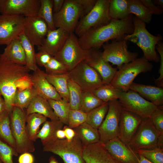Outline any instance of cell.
I'll return each mask as SVG.
<instances>
[{
    "instance_id": "obj_34",
    "label": "cell",
    "mask_w": 163,
    "mask_h": 163,
    "mask_svg": "<svg viewBox=\"0 0 163 163\" xmlns=\"http://www.w3.org/2000/svg\"><path fill=\"white\" fill-rule=\"evenodd\" d=\"M129 8L131 14L142 22L149 23L152 19V14L140 0H128Z\"/></svg>"
},
{
    "instance_id": "obj_61",
    "label": "cell",
    "mask_w": 163,
    "mask_h": 163,
    "mask_svg": "<svg viewBox=\"0 0 163 163\" xmlns=\"http://www.w3.org/2000/svg\"><path fill=\"white\" fill-rule=\"evenodd\" d=\"M0 163H3L2 162V161L0 159Z\"/></svg>"
},
{
    "instance_id": "obj_45",
    "label": "cell",
    "mask_w": 163,
    "mask_h": 163,
    "mask_svg": "<svg viewBox=\"0 0 163 163\" xmlns=\"http://www.w3.org/2000/svg\"><path fill=\"white\" fill-rule=\"evenodd\" d=\"M87 117V113L82 110L70 109L68 126L72 129L75 128L85 122Z\"/></svg>"
},
{
    "instance_id": "obj_27",
    "label": "cell",
    "mask_w": 163,
    "mask_h": 163,
    "mask_svg": "<svg viewBox=\"0 0 163 163\" xmlns=\"http://www.w3.org/2000/svg\"><path fill=\"white\" fill-rule=\"evenodd\" d=\"M37 135V138L40 139L44 146L57 139L56 132L58 130L63 129L64 124L60 120H46Z\"/></svg>"
},
{
    "instance_id": "obj_19",
    "label": "cell",
    "mask_w": 163,
    "mask_h": 163,
    "mask_svg": "<svg viewBox=\"0 0 163 163\" xmlns=\"http://www.w3.org/2000/svg\"><path fill=\"white\" fill-rule=\"evenodd\" d=\"M142 118L139 116L122 109L119 124L118 138L128 145L136 133Z\"/></svg>"
},
{
    "instance_id": "obj_23",
    "label": "cell",
    "mask_w": 163,
    "mask_h": 163,
    "mask_svg": "<svg viewBox=\"0 0 163 163\" xmlns=\"http://www.w3.org/2000/svg\"><path fill=\"white\" fill-rule=\"evenodd\" d=\"M69 34L61 28L49 30L44 42L37 47L38 50L45 51L54 57L63 46Z\"/></svg>"
},
{
    "instance_id": "obj_24",
    "label": "cell",
    "mask_w": 163,
    "mask_h": 163,
    "mask_svg": "<svg viewBox=\"0 0 163 163\" xmlns=\"http://www.w3.org/2000/svg\"><path fill=\"white\" fill-rule=\"evenodd\" d=\"M129 90L134 91L158 107L163 105V88L133 82Z\"/></svg>"
},
{
    "instance_id": "obj_21",
    "label": "cell",
    "mask_w": 163,
    "mask_h": 163,
    "mask_svg": "<svg viewBox=\"0 0 163 163\" xmlns=\"http://www.w3.org/2000/svg\"><path fill=\"white\" fill-rule=\"evenodd\" d=\"M83 156L86 163H122L113 157L99 141L84 145Z\"/></svg>"
},
{
    "instance_id": "obj_16",
    "label": "cell",
    "mask_w": 163,
    "mask_h": 163,
    "mask_svg": "<svg viewBox=\"0 0 163 163\" xmlns=\"http://www.w3.org/2000/svg\"><path fill=\"white\" fill-rule=\"evenodd\" d=\"M40 2L41 0H0V13L25 17L36 15Z\"/></svg>"
},
{
    "instance_id": "obj_4",
    "label": "cell",
    "mask_w": 163,
    "mask_h": 163,
    "mask_svg": "<svg viewBox=\"0 0 163 163\" xmlns=\"http://www.w3.org/2000/svg\"><path fill=\"white\" fill-rule=\"evenodd\" d=\"M153 67L144 56L137 58L119 68L110 84L122 91H127L138 75L152 71Z\"/></svg>"
},
{
    "instance_id": "obj_32",
    "label": "cell",
    "mask_w": 163,
    "mask_h": 163,
    "mask_svg": "<svg viewBox=\"0 0 163 163\" xmlns=\"http://www.w3.org/2000/svg\"><path fill=\"white\" fill-rule=\"evenodd\" d=\"M47 118L38 113H33L27 116L26 128L30 139L34 142L37 139V136L40 126L47 120Z\"/></svg>"
},
{
    "instance_id": "obj_14",
    "label": "cell",
    "mask_w": 163,
    "mask_h": 163,
    "mask_svg": "<svg viewBox=\"0 0 163 163\" xmlns=\"http://www.w3.org/2000/svg\"><path fill=\"white\" fill-rule=\"evenodd\" d=\"M108 104L107 112L98 129L99 142L103 143L118 137L119 124L122 110L118 100L110 101Z\"/></svg>"
},
{
    "instance_id": "obj_60",
    "label": "cell",
    "mask_w": 163,
    "mask_h": 163,
    "mask_svg": "<svg viewBox=\"0 0 163 163\" xmlns=\"http://www.w3.org/2000/svg\"><path fill=\"white\" fill-rule=\"evenodd\" d=\"M2 96L0 93V102L4 101L3 99L2 98Z\"/></svg>"
},
{
    "instance_id": "obj_50",
    "label": "cell",
    "mask_w": 163,
    "mask_h": 163,
    "mask_svg": "<svg viewBox=\"0 0 163 163\" xmlns=\"http://www.w3.org/2000/svg\"><path fill=\"white\" fill-rule=\"evenodd\" d=\"M81 6L84 16L88 13L94 6L97 0H76Z\"/></svg>"
},
{
    "instance_id": "obj_35",
    "label": "cell",
    "mask_w": 163,
    "mask_h": 163,
    "mask_svg": "<svg viewBox=\"0 0 163 163\" xmlns=\"http://www.w3.org/2000/svg\"><path fill=\"white\" fill-rule=\"evenodd\" d=\"M24 49L25 53L26 66L30 70L35 71L38 68L35 60L36 53L34 46L25 36L23 33L21 34L18 37Z\"/></svg>"
},
{
    "instance_id": "obj_42",
    "label": "cell",
    "mask_w": 163,
    "mask_h": 163,
    "mask_svg": "<svg viewBox=\"0 0 163 163\" xmlns=\"http://www.w3.org/2000/svg\"><path fill=\"white\" fill-rule=\"evenodd\" d=\"M46 74L51 75L64 74L69 71L68 67L63 63L52 57L49 62L44 67Z\"/></svg>"
},
{
    "instance_id": "obj_31",
    "label": "cell",
    "mask_w": 163,
    "mask_h": 163,
    "mask_svg": "<svg viewBox=\"0 0 163 163\" xmlns=\"http://www.w3.org/2000/svg\"><path fill=\"white\" fill-rule=\"evenodd\" d=\"M10 113L6 110L0 115V139L16 149L15 142L11 128Z\"/></svg>"
},
{
    "instance_id": "obj_53",
    "label": "cell",
    "mask_w": 163,
    "mask_h": 163,
    "mask_svg": "<svg viewBox=\"0 0 163 163\" xmlns=\"http://www.w3.org/2000/svg\"><path fill=\"white\" fill-rule=\"evenodd\" d=\"M53 0V13L58 12L62 8L64 2V0Z\"/></svg>"
},
{
    "instance_id": "obj_58",
    "label": "cell",
    "mask_w": 163,
    "mask_h": 163,
    "mask_svg": "<svg viewBox=\"0 0 163 163\" xmlns=\"http://www.w3.org/2000/svg\"><path fill=\"white\" fill-rule=\"evenodd\" d=\"M152 1L155 5L163 8V0H154Z\"/></svg>"
},
{
    "instance_id": "obj_56",
    "label": "cell",
    "mask_w": 163,
    "mask_h": 163,
    "mask_svg": "<svg viewBox=\"0 0 163 163\" xmlns=\"http://www.w3.org/2000/svg\"><path fill=\"white\" fill-rule=\"evenodd\" d=\"M158 147L163 149V135L159 136L157 143Z\"/></svg>"
},
{
    "instance_id": "obj_51",
    "label": "cell",
    "mask_w": 163,
    "mask_h": 163,
    "mask_svg": "<svg viewBox=\"0 0 163 163\" xmlns=\"http://www.w3.org/2000/svg\"><path fill=\"white\" fill-rule=\"evenodd\" d=\"M18 163H34V158L30 152H24L21 154L18 160Z\"/></svg>"
},
{
    "instance_id": "obj_46",
    "label": "cell",
    "mask_w": 163,
    "mask_h": 163,
    "mask_svg": "<svg viewBox=\"0 0 163 163\" xmlns=\"http://www.w3.org/2000/svg\"><path fill=\"white\" fill-rule=\"evenodd\" d=\"M163 105L157 107L152 114L151 121L157 131L159 136L163 135Z\"/></svg>"
},
{
    "instance_id": "obj_47",
    "label": "cell",
    "mask_w": 163,
    "mask_h": 163,
    "mask_svg": "<svg viewBox=\"0 0 163 163\" xmlns=\"http://www.w3.org/2000/svg\"><path fill=\"white\" fill-rule=\"evenodd\" d=\"M156 50L159 53L160 57V66L158 70L159 77L155 79V82L157 86L163 87V43L159 41L156 45Z\"/></svg>"
},
{
    "instance_id": "obj_2",
    "label": "cell",
    "mask_w": 163,
    "mask_h": 163,
    "mask_svg": "<svg viewBox=\"0 0 163 163\" xmlns=\"http://www.w3.org/2000/svg\"><path fill=\"white\" fill-rule=\"evenodd\" d=\"M133 17L131 14L125 19L112 20L106 25L89 30L78 38L80 45L85 50L98 49L110 40L124 39L133 31Z\"/></svg>"
},
{
    "instance_id": "obj_37",
    "label": "cell",
    "mask_w": 163,
    "mask_h": 163,
    "mask_svg": "<svg viewBox=\"0 0 163 163\" xmlns=\"http://www.w3.org/2000/svg\"><path fill=\"white\" fill-rule=\"evenodd\" d=\"M122 91L109 84H103L92 92L103 102L107 103L118 100Z\"/></svg>"
},
{
    "instance_id": "obj_49",
    "label": "cell",
    "mask_w": 163,
    "mask_h": 163,
    "mask_svg": "<svg viewBox=\"0 0 163 163\" xmlns=\"http://www.w3.org/2000/svg\"><path fill=\"white\" fill-rule=\"evenodd\" d=\"M150 11L152 14L160 15L163 13V9L160 6L155 5L151 0H140Z\"/></svg>"
},
{
    "instance_id": "obj_43",
    "label": "cell",
    "mask_w": 163,
    "mask_h": 163,
    "mask_svg": "<svg viewBox=\"0 0 163 163\" xmlns=\"http://www.w3.org/2000/svg\"><path fill=\"white\" fill-rule=\"evenodd\" d=\"M135 152L154 163H163V149L157 147L152 149H138Z\"/></svg>"
},
{
    "instance_id": "obj_25",
    "label": "cell",
    "mask_w": 163,
    "mask_h": 163,
    "mask_svg": "<svg viewBox=\"0 0 163 163\" xmlns=\"http://www.w3.org/2000/svg\"><path fill=\"white\" fill-rule=\"evenodd\" d=\"M0 60L26 66L25 53L18 38L6 45L3 52L0 54Z\"/></svg>"
},
{
    "instance_id": "obj_39",
    "label": "cell",
    "mask_w": 163,
    "mask_h": 163,
    "mask_svg": "<svg viewBox=\"0 0 163 163\" xmlns=\"http://www.w3.org/2000/svg\"><path fill=\"white\" fill-rule=\"evenodd\" d=\"M53 12V0H41L37 15L46 22L49 29L51 30L56 29L54 22Z\"/></svg>"
},
{
    "instance_id": "obj_18",
    "label": "cell",
    "mask_w": 163,
    "mask_h": 163,
    "mask_svg": "<svg viewBox=\"0 0 163 163\" xmlns=\"http://www.w3.org/2000/svg\"><path fill=\"white\" fill-rule=\"evenodd\" d=\"M84 61L99 73L104 84H110L117 71L103 58L98 49L89 50Z\"/></svg>"
},
{
    "instance_id": "obj_55",
    "label": "cell",
    "mask_w": 163,
    "mask_h": 163,
    "mask_svg": "<svg viewBox=\"0 0 163 163\" xmlns=\"http://www.w3.org/2000/svg\"><path fill=\"white\" fill-rule=\"evenodd\" d=\"M139 159L138 163H154L144 157L140 155H138Z\"/></svg>"
},
{
    "instance_id": "obj_52",
    "label": "cell",
    "mask_w": 163,
    "mask_h": 163,
    "mask_svg": "<svg viewBox=\"0 0 163 163\" xmlns=\"http://www.w3.org/2000/svg\"><path fill=\"white\" fill-rule=\"evenodd\" d=\"M62 129L65 132L66 139L67 140H71L75 136L76 133L74 129L68 126H64Z\"/></svg>"
},
{
    "instance_id": "obj_59",
    "label": "cell",
    "mask_w": 163,
    "mask_h": 163,
    "mask_svg": "<svg viewBox=\"0 0 163 163\" xmlns=\"http://www.w3.org/2000/svg\"><path fill=\"white\" fill-rule=\"evenodd\" d=\"M49 161V163H59L56 158L53 156L50 157Z\"/></svg>"
},
{
    "instance_id": "obj_12",
    "label": "cell",
    "mask_w": 163,
    "mask_h": 163,
    "mask_svg": "<svg viewBox=\"0 0 163 163\" xmlns=\"http://www.w3.org/2000/svg\"><path fill=\"white\" fill-rule=\"evenodd\" d=\"M158 134L150 117L142 118L134 136L128 145L135 151L138 149H152L158 147Z\"/></svg>"
},
{
    "instance_id": "obj_20",
    "label": "cell",
    "mask_w": 163,
    "mask_h": 163,
    "mask_svg": "<svg viewBox=\"0 0 163 163\" xmlns=\"http://www.w3.org/2000/svg\"><path fill=\"white\" fill-rule=\"evenodd\" d=\"M103 144L110 154L119 161L122 163H138V155L118 137Z\"/></svg>"
},
{
    "instance_id": "obj_11",
    "label": "cell",
    "mask_w": 163,
    "mask_h": 163,
    "mask_svg": "<svg viewBox=\"0 0 163 163\" xmlns=\"http://www.w3.org/2000/svg\"><path fill=\"white\" fill-rule=\"evenodd\" d=\"M122 109L142 118L150 117L157 107L131 90L122 91L118 100Z\"/></svg>"
},
{
    "instance_id": "obj_48",
    "label": "cell",
    "mask_w": 163,
    "mask_h": 163,
    "mask_svg": "<svg viewBox=\"0 0 163 163\" xmlns=\"http://www.w3.org/2000/svg\"><path fill=\"white\" fill-rule=\"evenodd\" d=\"M52 57L45 51H39L35 55L36 63L41 67H44L49 62Z\"/></svg>"
},
{
    "instance_id": "obj_26",
    "label": "cell",
    "mask_w": 163,
    "mask_h": 163,
    "mask_svg": "<svg viewBox=\"0 0 163 163\" xmlns=\"http://www.w3.org/2000/svg\"><path fill=\"white\" fill-rule=\"evenodd\" d=\"M26 111L27 116L36 113L44 116L51 120H59L48 100L38 95L33 99L26 109Z\"/></svg>"
},
{
    "instance_id": "obj_1",
    "label": "cell",
    "mask_w": 163,
    "mask_h": 163,
    "mask_svg": "<svg viewBox=\"0 0 163 163\" xmlns=\"http://www.w3.org/2000/svg\"><path fill=\"white\" fill-rule=\"evenodd\" d=\"M30 71L26 66L0 60V93L10 112L17 91L33 86Z\"/></svg>"
},
{
    "instance_id": "obj_8",
    "label": "cell",
    "mask_w": 163,
    "mask_h": 163,
    "mask_svg": "<svg viewBox=\"0 0 163 163\" xmlns=\"http://www.w3.org/2000/svg\"><path fill=\"white\" fill-rule=\"evenodd\" d=\"M84 16L76 0H65L61 10L53 13L54 24L56 28H62L69 33L74 32L78 20Z\"/></svg>"
},
{
    "instance_id": "obj_5",
    "label": "cell",
    "mask_w": 163,
    "mask_h": 163,
    "mask_svg": "<svg viewBox=\"0 0 163 163\" xmlns=\"http://www.w3.org/2000/svg\"><path fill=\"white\" fill-rule=\"evenodd\" d=\"M43 146V151L58 155L64 163H86L83 156L84 145L76 134L70 141L57 139Z\"/></svg>"
},
{
    "instance_id": "obj_6",
    "label": "cell",
    "mask_w": 163,
    "mask_h": 163,
    "mask_svg": "<svg viewBox=\"0 0 163 163\" xmlns=\"http://www.w3.org/2000/svg\"><path fill=\"white\" fill-rule=\"evenodd\" d=\"M27 114L25 109L14 106L10 113V126L19 154L33 152L35 150L34 142L29 138L26 128Z\"/></svg>"
},
{
    "instance_id": "obj_36",
    "label": "cell",
    "mask_w": 163,
    "mask_h": 163,
    "mask_svg": "<svg viewBox=\"0 0 163 163\" xmlns=\"http://www.w3.org/2000/svg\"><path fill=\"white\" fill-rule=\"evenodd\" d=\"M108 108V104L107 102L92 110L87 113L85 122L98 130L106 115Z\"/></svg>"
},
{
    "instance_id": "obj_54",
    "label": "cell",
    "mask_w": 163,
    "mask_h": 163,
    "mask_svg": "<svg viewBox=\"0 0 163 163\" xmlns=\"http://www.w3.org/2000/svg\"><path fill=\"white\" fill-rule=\"evenodd\" d=\"M56 136L57 139H66L65 132L63 129L58 130L56 132Z\"/></svg>"
},
{
    "instance_id": "obj_28",
    "label": "cell",
    "mask_w": 163,
    "mask_h": 163,
    "mask_svg": "<svg viewBox=\"0 0 163 163\" xmlns=\"http://www.w3.org/2000/svg\"><path fill=\"white\" fill-rule=\"evenodd\" d=\"M84 145L97 142L100 140L98 130L85 122L73 129Z\"/></svg>"
},
{
    "instance_id": "obj_10",
    "label": "cell",
    "mask_w": 163,
    "mask_h": 163,
    "mask_svg": "<svg viewBox=\"0 0 163 163\" xmlns=\"http://www.w3.org/2000/svg\"><path fill=\"white\" fill-rule=\"evenodd\" d=\"M127 41L124 39L112 40L111 42L104 43L101 52L103 58L106 61L116 65L118 69L123 65L138 58V54L128 49Z\"/></svg>"
},
{
    "instance_id": "obj_41",
    "label": "cell",
    "mask_w": 163,
    "mask_h": 163,
    "mask_svg": "<svg viewBox=\"0 0 163 163\" xmlns=\"http://www.w3.org/2000/svg\"><path fill=\"white\" fill-rule=\"evenodd\" d=\"M68 86L70 109L80 110L82 90L78 85L69 78L68 81Z\"/></svg>"
},
{
    "instance_id": "obj_38",
    "label": "cell",
    "mask_w": 163,
    "mask_h": 163,
    "mask_svg": "<svg viewBox=\"0 0 163 163\" xmlns=\"http://www.w3.org/2000/svg\"><path fill=\"white\" fill-rule=\"evenodd\" d=\"M55 115L64 125L68 126V117L70 110L69 102L62 99L61 100H48Z\"/></svg>"
},
{
    "instance_id": "obj_15",
    "label": "cell",
    "mask_w": 163,
    "mask_h": 163,
    "mask_svg": "<svg viewBox=\"0 0 163 163\" xmlns=\"http://www.w3.org/2000/svg\"><path fill=\"white\" fill-rule=\"evenodd\" d=\"M26 17L0 15V45H7L23 33Z\"/></svg>"
},
{
    "instance_id": "obj_57",
    "label": "cell",
    "mask_w": 163,
    "mask_h": 163,
    "mask_svg": "<svg viewBox=\"0 0 163 163\" xmlns=\"http://www.w3.org/2000/svg\"><path fill=\"white\" fill-rule=\"evenodd\" d=\"M6 110L7 109L4 101L0 102V115Z\"/></svg>"
},
{
    "instance_id": "obj_30",
    "label": "cell",
    "mask_w": 163,
    "mask_h": 163,
    "mask_svg": "<svg viewBox=\"0 0 163 163\" xmlns=\"http://www.w3.org/2000/svg\"><path fill=\"white\" fill-rule=\"evenodd\" d=\"M109 11L112 20L125 19L132 14L129 10L128 0H110Z\"/></svg>"
},
{
    "instance_id": "obj_9",
    "label": "cell",
    "mask_w": 163,
    "mask_h": 163,
    "mask_svg": "<svg viewBox=\"0 0 163 163\" xmlns=\"http://www.w3.org/2000/svg\"><path fill=\"white\" fill-rule=\"evenodd\" d=\"M89 50L81 47L73 32L69 33L63 46L54 57L65 65L70 71L85 59Z\"/></svg>"
},
{
    "instance_id": "obj_44",
    "label": "cell",
    "mask_w": 163,
    "mask_h": 163,
    "mask_svg": "<svg viewBox=\"0 0 163 163\" xmlns=\"http://www.w3.org/2000/svg\"><path fill=\"white\" fill-rule=\"evenodd\" d=\"M18 154L15 149L0 139V159L3 163H14L13 157Z\"/></svg>"
},
{
    "instance_id": "obj_3",
    "label": "cell",
    "mask_w": 163,
    "mask_h": 163,
    "mask_svg": "<svg viewBox=\"0 0 163 163\" xmlns=\"http://www.w3.org/2000/svg\"><path fill=\"white\" fill-rule=\"evenodd\" d=\"M134 30L132 33L126 35L124 39L136 44L142 50L144 56L149 61L159 62L160 57L156 50L158 43L163 37L159 34L154 36L147 30L146 24L135 16L132 18Z\"/></svg>"
},
{
    "instance_id": "obj_40",
    "label": "cell",
    "mask_w": 163,
    "mask_h": 163,
    "mask_svg": "<svg viewBox=\"0 0 163 163\" xmlns=\"http://www.w3.org/2000/svg\"><path fill=\"white\" fill-rule=\"evenodd\" d=\"M104 103L97 97L92 92L82 91L80 110L87 113Z\"/></svg>"
},
{
    "instance_id": "obj_22",
    "label": "cell",
    "mask_w": 163,
    "mask_h": 163,
    "mask_svg": "<svg viewBox=\"0 0 163 163\" xmlns=\"http://www.w3.org/2000/svg\"><path fill=\"white\" fill-rule=\"evenodd\" d=\"M33 86L38 95L48 100H61L62 98L46 76V73L38 67L31 75Z\"/></svg>"
},
{
    "instance_id": "obj_29",
    "label": "cell",
    "mask_w": 163,
    "mask_h": 163,
    "mask_svg": "<svg viewBox=\"0 0 163 163\" xmlns=\"http://www.w3.org/2000/svg\"><path fill=\"white\" fill-rule=\"evenodd\" d=\"M68 74L51 75L46 73V76L62 99L69 102V93L68 86L69 78Z\"/></svg>"
},
{
    "instance_id": "obj_33",
    "label": "cell",
    "mask_w": 163,
    "mask_h": 163,
    "mask_svg": "<svg viewBox=\"0 0 163 163\" xmlns=\"http://www.w3.org/2000/svg\"><path fill=\"white\" fill-rule=\"evenodd\" d=\"M38 95L33 86L18 90L14 96L13 107L26 109L33 99Z\"/></svg>"
},
{
    "instance_id": "obj_13",
    "label": "cell",
    "mask_w": 163,
    "mask_h": 163,
    "mask_svg": "<svg viewBox=\"0 0 163 163\" xmlns=\"http://www.w3.org/2000/svg\"><path fill=\"white\" fill-rule=\"evenodd\" d=\"M70 79L81 88L82 91L92 92L104 83L99 73L84 61L68 73Z\"/></svg>"
},
{
    "instance_id": "obj_17",
    "label": "cell",
    "mask_w": 163,
    "mask_h": 163,
    "mask_svg": "<svg viewBox=\"0 0 163 163\" xmlns=\"http://www.w3.org/2000/svg\"><path fill=\"white\" fill-rule=\"evenodd\" d=\"M49 30L46 22L37 15L26 17L23 33L34 46L42 44Z\"/></svg>"
},
{
    "instance_id": "obj_7",
    "label": "cell",
    "mask_w": 163,
    "mask_h": 163,
    "mask_svg": "<svg viewBox=\"0 0 163 163\" xmlns=\"http://www.w3.org/2000/svg\"><path fill=\"white\" fill-rule=\"evenodd\" d=\"M109 3L110 0H97L93 9L79 21L75 34L80 37L91 28L110 23L112 20L109 14Z\"/></svg>"
}]
</instances>
